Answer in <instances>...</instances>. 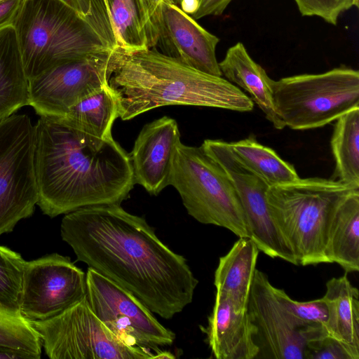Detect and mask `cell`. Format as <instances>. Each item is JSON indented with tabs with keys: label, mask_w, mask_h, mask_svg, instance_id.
Wrapping results in <instances>:
<instances>
[{
	"label": "cell",
	"mask_w": 359,
	"mask_h": 359,
	"mask_svg": "<svg viewBox=\"0 0 359 359\" xmlns=\"http://www.w3.org/2000/svg\"><path fill=\"white\" fill-rule=\"evenodd\" d=\"M237 159L270 187L289 183L299 177L294 166L272 149L259 143L254 135L229 142Z\"/></svg>",
	"instance_id": "cell-26"
},
{
	"label": "cell",
	"mask_w": 359,
	"mask_h": 359,
	"mask_svg": "<svg viewBox=\"0 0 359 359\" xmlns=\"http://www.w3.org/2000/svg\"><path fill=\"white\" fill-rule=\"evenodd\" d=\"M112 53L90 54L29 79V105L40 116H63L81 99L107 85Z\"/></svg>",
	"instance_id": "cell-11"
},
{
	"label": "cell",
	"mask_w": 359,
	"mask_h": 359,
	"mask_svg": "<svg viewBox=\"0 0 359 359\" xmlns=\"http://www.w3.org/2000/svg\"><path fill=\"white\" fill-rule=\"evenodd\" d=\"M26 263L19 253L0 245V304L20 313Z\"/></svg>",
	"instance_id": "cell-28"
},
{
	"label": "cell",
	"mask_w": 359,
	"mask_h": 359,
	"mask_svg": "<svg viewBox=\"0 0 359 359\" xmlns=\"http://www.w3.org/2000/svg\"><path fill=\"white\" fill-rule=\"evenodd\" d=\"M274 110L285 127H323L359 107V72L345 66L271 80Z\"/></svg>",
	"instance_id": "cell-7"
},
{
	"label": "cell",
	"mask_w": 359,
	"mask_h": 359,
	"mask_svg": "<svg viewBox=\"0 0 359 359\" xmlns=\"http://www.w3.org/2000/svg\"><path fill=\"white\" fill-rule=\"evenodd\" d=\"M305 359H352V357L341 343L323 332L306 341Z\"/></svg>",
	"instance_id": "cell-30"
},
{
	"label": "cell",
	"mask_w": 359,
	"mask_h": 359,
	"mask_svg": "<svg viewBox=\"0 0 359 359\" xmlns=\"http://www.w3.org/2000/svg\"><path fill=\"white\" fill-rule=\"evenodd\" d=\"M114 25L116 48L131 52L155 48L158 29L153 0H107Z\"/></svg>",
	"instance_id": "cell-21"
},
{
	"label": "cell",
	"mask_w": 359,
	"mask_h": 359,
	"mask_svg": "<svg viewBox=\"0 0 359 359\" xmlns=\"http://www.w3.org/2000/svg\"><path fill=\"white\" fill-rule=\"evenodd\" d=\"M201 147L228 175L245 213L250 238L259 250L271 258H280L294 264V256L269 211L266 192L269 187L237 159L229 142L205 140Z\"/></svg>",
	"instance_id": "cell-12"
},
{
	"label": "cell",
	"mask_w": 359,
	"mask_h": 359,
	"mask_svg": "<svg viewBox=\"0 0 359 359\" xmlns=\"http://www.w3.org/2000/svg\"><path fill=\"white\" fill-rule=\"evenodd\" d=\"M153 15L158 29L155 48L196 70L222 76L216 57L217 36L173 4L156 1Z\"/></svg>",
	"instance_id": "cell-15"
},
{
	"label": "cell",
	"mask_w": 359,
	"mask_h": 359,
	"mask_svg": "<svg viewBox=\"0 0 359 359\" xmlns=\"http://www.w3.org/2000/svg\"><path fill=\"white\" fill-rule=\"evenodd\" d=\"M336 121L330 141L335 162L331 179L359 188V107Z\"/></svg>",
	"instance_id": "cell-25"
},
{
	"label": "cell",
	"mask_w": 359,
	"mask_h": 359,
	"mask_svg": "<svg viewBox=\"0 0 359 359\" xmlns=\"http://www.w3.org/2000/svg\"><path fill=\"white\" fill-rule=\"evenodd\" d=\"M104 1H105V4H106V5H107V10H108L109 13H110V11H109V6H108V4H107V0H104Z\"/></svg>",
	"instance_id": "cell-38"
},
{
	"label": "cell",
	"mask_w": 359,
	"mask_h": 359,
	"mask_svg": "<svg viewBox=\"0 0 359 359\" xmlns=\"http://www.w3.org/2000/svg\"><path fill=\"white\" fill-rule=\"evenodd\" d=\"M311 3L312 15L333 25L342 13L358 6V0H311Z\"/></svg>",
	"instance_id": "cell-31"
},
{
	"label": "cell",
	"mask_w": 359,
	"mask_h": 359,
	"mask_svg": "<svg viewBox=\"0 0 359 359\" xmlns=\"http://www.w3.org/2000/svg\"><path fill=\"white\" fill-rule=\"evenodd\" d=\"M1 1V0H0Z\"/></svg>",
	"instance_id": "cell-40"
},
{
	"label": "cell",
	"mask_w": 359,
	"mask_h": 359,
	"mask_svg": "<svg viewBox=\"0 0 359 359\" xmlns=\"http://www.w3.org/2000/svg\"><path fill=\"white\" fill-rule=\"evenodd\" d=\"M37 205L50 217L103 204H120L135 182L129 154L112 136L100 138L59 118L35 125Z\"/></svg>",
	"instance_id": "cell-2"
},
{
	"label": "cell",
	"mask_w": 359,
	"mask_h": 359,
	"mask_svg": "<svg viewBox=\"0 0 359 359\" xmlns=\"http://www.w3.org/2000/svg\"><path fill=\"white\" fill-rule=\"evenodd\" d=\"M23 2L24 0L0 1V31L13 26Z\"/></svg>",
	"instance_id": "cell-33"
},
{
	"label": "cell",
	"mask_w": 359,
	"mask_h": 359,
	"mask_svg": "<svg viewBox=\"0 0 359 359\" xmlns=\"http://www.w3.org/2000/svg\"><path fill=\"white\" fill-rule=\"evenodd\" d=\"M117 117L116 102L107 85L81 99L63 116L55 118L88 134L106 138L112 136V125Z\"/></svg>",
	"instance_id": "cell-24"
},
{
	"label": "cell",
	"mask_w": 359,
	"mask_h": 359,
	"mask_svg": "<svg viewBox=\"0 0 359 359\" xmlns=\"http://www.w3.org/2000/svg\"><path fill=\"white\" fill-rule=\"evenodd\" d=\"M232 0H199L197 11L191 16L194 20L214 15H221Z\"/></svg>",
	"instance_id": "cell-32"
},
{
	"label": "cell",
	"mask_w": 359,
	"mask_h": 359,
	"mask_svg": "<svg viewBox=\"0 0 359 359\" xmlns=\"http://www.w3.org/2000/svg\"><path fill=\"white\" fill-rule=\"evenodd\" d=\"M180 141L178 124L172 118L165 116L144 125L128 154L135 184L155 196L168 187L174 150Z\"/></svg>",
	"instance_id": "cell-16"
},
{
	"label": "cell",
	"mask_w": 359,
	"mask_h": 359,
	"mask_svg": "<svg viewBox=\"0 0 359 359\" xmlns=\"http://www.w3.org/2000/svg\"><path fill=\"white\" fill-rule=\"evenodd\" d=\"M0 347L21 353L31 359L41 358V342L30 322L21 313L1 304Z\"/></svg>",
	"instance_id": "cell-27"
},
{
	"label": "cell",
	"mask_w": 359,
	"mask_h": 359,
	"mask_svg": "<svg viewBox=\"0 0 359 359\" xmlns=\"http://www.w3.org/2000/svg\"><path fill=\"white\" fill-rule=\"evenodd\" d=\"M29 321L51 359L160 358L118 339L95 314L87 295L53 318Z\"/></svg>",
	"instance_id": "cell-8"
},
{
	"label": "cell",
	"mask_w": 359,
	"mask_h": 359,
	"mask_svg": "<svg viewBox=\"0 0 359 359\" xmlns=\"http://www.w3.org/2000/svg\"><path fill=\"white\" fill-rule=\"evenodd\" d=\"M35 126L27 114L0 122V235L29 217L38 202Z\"/></svg>",
	"instance_id": "cell-9"
},
{
	"label": "cell",
	"mask_w": 359,
	"mask_h": 359,
	"mask_svg": "<svg viewBox=\"0 0 359 359\" xmlns=\"http://www.w3.org/2000/svg\"><path fill=\"white\" fill-rule=\"evenodd\" d=\"M86 295L95 314L115 337L128 345L147 348L161 358H173L161 348L171 346L175 334L134 294L88 268Z\"/></svg>",
	"instance_id": "cell-10"
},
{
	"label": "cell",
	"mask_w": 359,
	"mask_h": 359,
	"mask_svg": "<svg viewBox=\"0 0 359 359\" xmlns=\"http://www.w3.org/2000/svg\"><path fill=\"white\" fill-rule=\"evenodd\" d=\"M168 184L178 191L188 214L201 224L225 228L250 238L245 213L222 167L201 147L175 146Z\"/></svg>",
	"instance_id": "cell-6"
},
{
	"label": "cell",
	"mask_w": 359,
	"mask_h": 359,
	"mask_svg": "<svg viewBox=\"0 0 359 359\" xmlns=\"http://www.w3.org/2000/svg\"><path fill=\"white\" fill-rule=\"evenodd\" d=\"M199 0H182L180 8L188 15H193L198 9Z\"/></svg>",
	"instance_id": "cell-34"
},
{
	"label": "cell",
	"mask_w": 359,
	"mask_h": 359,
	"mask_svg": "<svg viewBox=\"0 0 359 359\" xmlns=\"http://www.w3.org/2000/svg\"><path fill=\"white\" fill-rule=\"evenodd\" d=\"M219 67L227 81L250 95V98L264 113L273 127L282 130L285 126L274 110L271 87V79L250 57L245 46L238 42L226 51Z\"/></svg>",
	"instance_id": "cell-19"
},
{
	"label": "cell",
	"mask_w": 359,
	"mask_h": 359,
	"mask_svg": "<svg viewBox=\"0 0 359 359\" xmlns=\"http://www.w3.org/2000/svg\"><path fill=\"white\" fill-rule=\"evenodd\" d=\"M355 189L359 188L320 177H299L268 189L270 215L297 265L328 263L325 248L332 219L341 203Z\"/></svg>",
	"instance_id": "cell-5"
},
{
	"label": "cell",
	"mask_w": 359,
	"mask_h": 359,
	"mask_svg": "<svg viewBox=\"0 0 359 359\" xmlns=\"http://www.w3.org/2000/svg\"><path fill=\"white\" fill-rule=\"evenodd\" d=\"M247 311L255 328L257 358L305 359L306 338L273 292L266 274L256 269Z\"/></svg>",
	"instance_id": "cell-14"
},
{
	"label": "cell",
	"mask_w": 359,
	"mask_h": 359,
	"mask_svg": "<svg viewBox=\"0 0 359 359\" xmlns=\"http://www.w3.org/2000/svg\"><path fill=\"white\" fill-rule=\"evenodd\" d=\"M328 309L325 330L341 343L352 357L359 359V291L346 273L326 283L323 297Z\"/></svg>",
	"instance_id": "cell-20"
},
{
	"label": "cell",
	"mask_w": 359,
	"mask_h": 359,
	"mask_svg": "<svg viewBox=\"0 0 359 359\" xmlns=\"http://www.w3.org/2000/svg\"><path fill=\"white\" fill-rule=\"evenodd\" d=\"M63 1H65V2L69 4V5L72 6L74 0H63Z\"/></svg>",
	"instance_id": "cell-37"
},
{
	"label": "cell",
	"mask_w": 359,
	"mask_h": 359,
	"mask_svg": "<svg viewBox=\"0 0 359 359\" xmlns=\"http://www.w3.org/2000/svg\"><path fill=\"white\" fill-rule=\"evenodd\" d=\"M107 86L123 121L168 105L239 112L254 108L250 97L226 79L196 70L155 48L131 52L114 49Z\"/></svg>",
	"instance_id": "cell-3"
},
{
	"label": "cell",
	"mask_w": 359,
	"mask_h": 359,
	"mask_svg": "<svg viewBox=\"0 0 359 359\" xmlns=\"http://www.w3.org/2000/svg\"><path fill=\"white\" fill-rule=\"evenodd\" d=\"M325 255L328 263H337L346 273L359 271V189L350 193L332 219Z\"/></svg>",
	"instance_id": "cell-22"
},
{
	"label": "cell",
	"mask_w": 359,
	"mask_h": 359,
	"mask_svg": "<svg viewBox=\"0 0 359 359\" xmlns=\"http://www.w3.org/2000/svg\"><path fill=\"white\" fill-rule=\"evenodd\" d=\"M60 233L78 261L131 292L161 318L171 319L192 302L198 280L186 259L163 243L144 218L120 204L69 212Z\"/></svg>",
	"instance_id": "cell-1"
},
{
	"label": "cell",
	"mask_w": 359,
	"mask_h": 359,
	"mask_svg": "<svg viewBox=\"0 0 359 359\" xmlns=\"http://www.w3.org/2000/svg\"><path fill=\"white\" fill-rule=\"evenodd\" d=\"M29 358L27 355L13 350L0 347V359Z\"/></svg>",
	"instance_id": "cell-35"
},
{
	"label": "cell",
	"mask_w": 359,
	"mask_h": 359,
	"mask_svg": "<svg viewBox=\"0 0 359 359\" xmlns=\"http://www.w3.org/2000/svg\"><path fill=\"white\" fill-rule=\"evenodd\" d=\"M13 27L29 80L60 64L117 46L111 26L63 0H24Z\"/></svg>",
	"instance_id": "cell-4"
},
{
	"label": "cell",
	"mask_w": 359,
	"mask_h": 359,
	"mask_svg": "<svg viewBox=\"0 0 359 359\" xmlns=\"http://www.w3.org/2000/svg\"><path fill=\"white\" fill-rule=\"evenodd\" d=\"M259 250L250 238H239L219 260L215 272L216 294L231 301L237 311H245Z\"/></svg>",
	"instance_id": "cell-18"
},
{
	"label": "cell",
	"mask_w": 359,
	"mask_h": 359,
	"mask_svg": "<svg viewBox=\"0 0 359 359\" xmlns=\"http://www.w3.org/2000/svg\"><path fill=\"white\" fill-rule=\"evenodd\" d=\"M301 14L304 16H310L312 12L311 0H294Z\"/></svg>",
	"instance_id": "cell-36"
},
{
	"label": "cell",
	"mask_w": 359,
	"mask_h": 359,
	"mask_svg": "<svg viewBox=\"0 0 359 359\" xmlns=\"http://www.w3.org/2000/svg\"><path fill=\"white\" fill-rule=\"evenodd\" d=\"M212 353L217 359H256L259 348L248 311H237L227 298L216 294L205 328Z\"/></svg>",
	"instance_id": "cell-17"
},
{
	"label": "cell",
	"mask_w": 359,
	"mask_h": 359,
	"mask_svg": "<svg viewBox=\"0 0 359 359\" xmlns=\"http://www.w3.org/2000/svg\"><path fill=\"white\" fill-rule=\"evenodd\" d=\"M153 1H156V0H153Z\"/></svg>",
	"instance_id": "cell-39"
},
{
	"label": "cell",
	"mask_w": 359,
	"mask_h": 359,
	"mask_svg": "<svg viewBox=\"0 0 359 359\" xmlns=\"http://www.w3.org/2000/svg\"><path fill=\"white\" fill-rule=\"evenodd\" d=\"M273 292L301 327L304 329L315 325L325 327L328 309L323 297L308 302H298L291 299L283 290L274 286Z\"/></svg>",
	"instance_id": "cell-29"
},
{
	"label": "cell",
	"mask_w": 359,
	"mask_h": 359,
	"mask_svg": "<svg viewBox=\"0 0 359 359\" xmlns=\"http://www.w3.org/2000/svg\"><path fill=\"white\" fill-rule=\"evenodd\" d=\"M13 26L0 31V122L29 105V86Z\"/></svg>",
	"instance_id": "cell-23"
},
{
	"label": "cell",
	"mask_w": 359,
	"mask_h": 359,
	"mask_svg": "<svg viewBox=\"0 0 359 359\" xmlns=\"http://www.w3.org/2000/svg\"><path fill=\"white\" fill-rule=\"evenodd\" d=\"M86 295V274L69 257L53 253L27 262L20 313L28 320L53 318Z\"/></svg>",
	"instance_id": "cell-13"
}]
</instances>
